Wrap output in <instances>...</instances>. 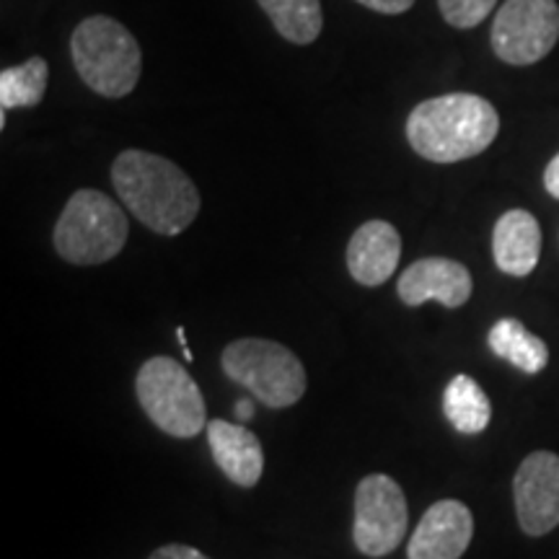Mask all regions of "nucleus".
Returning <instances> with one entry per match:
<instances>
[{
  "label": "nucleus",
  "mask_w": 559,
  "mask_h": 559,
  "mask_svg": "<svg viewBox=\"0 0 559 559\" xmlns=\"http://www.w3.org/2000/svg\"><path fill=\"white\" fill-rule=\"evenodd\" d=\"M487 345L498 358L508 360L510 366L528 376L542 373L549 362L547 342L531 334L519 319L495 321L487 334Z\"/></svg>",
  "instance_id": "nucleus-15"
},
{
  "label": "nucleus",
  "mask_w": 559,
  "mask_h": 559,
  "mask_svg": "<svg viewBox=\"0 0 559 559\" xmlns=\"http://www.w3.org/2000/svg\"><path fill=\"white\" fill-rule=\"evenodd\" d=\"M272 26L293 45H311L324 29L319 0H260Z\"/></svg>",
  "instance_id": "nucleus-17"
},
{
  "label": "nucleus",
  "mask_w": 559,
  "mask_h": 559,
  "mask_svg": "<svg viewBox=\"0 0 559 559\" xmlns=\"http://www.w3.org/2000/svg\"><path fill=\"white\" fill-rule=\"evenodd\" d=\"M236 412H239V417L247 423V419L254 417V404H251V400H241L239 404H236Z\"/></svg>",
  "instance_id": "nucleus-23"
},
{
  "label": "nucleus",
  "mask_w": 559,
  "mask_h": 559,
  "mask_svg": "<svg viewBox=\"0 0 559 559\" xmlns=\"http://www.w3.org/2000/svg\"><path fill=\"white\" fill-rule=\"evenodd\" d=\"M223 370L270 409H285L306 394V368L296 353L272 340H236L223 349Z\"/></svg>",
  "instance_id": "nucleus-5"
},
{
  "label": "nucleus",
  "mask_w": 559,
  "mask_h": 559,
  "mask_svg": "<svg viewBox=\"0 0 559 559\" xmlns=\"http://www.w3.org/2000/svg\"><path fill=\"white\" fill-rule=\"evenodd\" d=\"M128 215L99 190H79L68 200L55 226V249L79 267L115 260L128 243Z\"/></svg>",
  "instance_id": "nucleus-4"
},
{
  "label": "nucleus",
  "mask_w": 559,
  "mask_h": 559,
  "mask_svg": "<svg viewBox=\"0 0 559 559\" xmlns=\"http://www.w3.org/2000/svg\"><path fill=\"white\" fill-rule=\"evenodd\" d=\"M360 5H366L370 11L386 13V16H396V13L409 11L415 5V0H358Z\"/></svg>",
  "instance_id": "nucleus-21"
},
{
  "label": "nucleus",
  "mask_w": 559,
  "mask_h": 559,
  "mask_svg": "<svg viewBox=\"0 0 559 559\" xmlns=\"http://www.w3.org/2000/svg\"><path fill=\"white\" fill-rule=\"evenodd\" d=\"M515 513L523 534L544 536L559 526V456L536 451L523 459L513 479Z\"/></svg>",
  "instance_id": "nucleus-9"
},
{
  "label": "nucleus",
  "mask_w": 559,
  "mask_h": 559,
  "mask_svg": "<svg viewBox=\"0 0 559 559\" xmlns=\"http://www.w3.org/2000/svg\"><path fill=\"white\" fill-rule=\"evenodd\" d=\"M177 337H179V342H181V353H185V360H192L190 345H187V337H185V326H179V330H177Z\"/></svg>",
  "instance_id": "nucleus-24"
},
{
  "label": "nucleus",
  "mask_w": 559,
  "mask_h": 559,
  "mask_svg": "<svg viewBox=\"0 0 559 559\" xmlns=\"http://www.w3.org/2000/svg\"><path fill=\"white\" fill-rule=\"evenodd\" d=\"M498 0H438L440 16L456 29H474L495 11Z\"/></svg>",
  "instance_id": "nucleus-19"
},
{
  "label": "nucleus",
  "mask_w": 559,
  "mask_h": 559,
  "mask_svg": "<svg viewBox=\"0 0 559 559\" xmlns=\"http://www.w3.org/2000/svg\"><path fill=\"white\" fill-rule=\"evenodd\" d=\"M474 536L472 510L459 500H438L425 510L407 544L409 559H461Z\"/></svg>",
  "instance_id": "nucleus-11"
},
{
  "label": "nucleus",
  "mask_w": 559,
  "mask_h": 559,
  "mask_svg": "<svg viewBox=\"0 0 559 559\" xmlns=\"http://www.w3.org/2000/svg\"><path fill=\"white\" fill-rule=\"evenodd\" d=\"M559 39L557 0H506L495 16L492 50L508 66H534Z\"/></svg>",
  "instance_id": "nucleus-7"
},
{
  "label": "nucleus",
  "mask_w": 559,
  "mask_h": 559,
  "mask_svg": "<svg viewBox=\"0 0 559 559\" xmlns=\"http://www.w3.org/2000/svg\"><path fill=\"white\" fill-rule=\"evenodd\" d=\"M492 257L500 272L526 277L542 257V226L528 210H508L492 230Z\"/></svg>",
  "instance_id": "nucleus-14"
},
{
  "label": "nucleus",
  "mask_w": 559,
  "mask_h": 559,
  "mask_svg": "<svg viewBox=\"0 0 559 559\" xmlns=\"http://www.w3.org/2000/svg\"><path fill=\"white\" fill-rule=\"evenodd\" d=\"M402 257V236L386 221H368L347 243V270L355 283L379 288L394 275Z\"/></svg>",
  "instance_id": "nucleus-12"
},
{
  "label": "nucleus",
  "mask_w": 559,
  "mask_h": 559,
  "mask_svg": "<svg viewBox=\"0 0 559 559\" xmlns=\"http://www.w3.org/2000/svg\"><path fill=\"white\" fill-rule=\"evenodd\" d=\"M409 510L404 489L386 474H368L355 489L353 539L360 555L386 557L407 534Z\"/></svg>",
  "instance_id": "nucleus-8"
},
{
  "label": "nucleus",
  "mask_w": 559,
  "mask_h": 559,
  "mask_svg": "<svg viewBox=\"0 0 559 559\" xmlns=\"http://www.w3.org/2000/svg\"><path fill=\"white\" fill-rule=\"evenodd\" d=\"M151 559H210V557L202 555L200 549L187 547V544H166V547L153 551Z\"/></svg>",
  "instance_id": "nucleus-20"
},
{
  "label": "nucleus",
  "mask_w": 559,
  "mask_h": 559,
  "mask_svg": "<svg viewBox=\"0 0 559 559\" xmlns=\"http://www.w3.org/2000/svg\"><path fill=\"white\" fill-rule=\"evenodd\" d=\"M140 407L158 430L174 438H194L207 428L205 400L187 368L174 358L145 360L138 370Z\"/></svg>",
  "instance_id": "nucleus-6"
},
{
  "label": "nucleus",
  "mask_w": 559,
  "mask_h": 559,
  "mask_svg": "<svg viewBox=\"0 0 559 559\" xmlns=\"http://www.w3.org/2000/svg\"><path fill=\"white\" fill-rule=\"evenodd\" d=\"M207 443L215 464L239 487H254L262 479L264 453L260 438L249 428L226 419H210Z\"/></svg>",
  "instance_id": "nucleus-13"
},
{
  "label": "nucleus",
  "mask_w": 559,
  "mask_h": 559,
  "mask_svg": "<svg viewBox=\"0 0 559 559\" xmlns=\"http://www.w3.org/2000/svg\"><path fill=\"white\" fill-rule=\"evenodd\" d=\"M50 68L45 58H32L0 73V107L3 111L19 107H37L45 99Z\"/></svg>",
  "instance_id": "nucleus-18"
},
{
  "label": "nucleus",
  "mask_w": 559,
  "mask_h": 559,
  "mask_svg": "<svg viewBox=\"0 0 559 559\" xmlns=\"http://www.w3.org/2000/svg\"><path fill=\"white\" fill-rule=\"evenodd\" d=\"M472 290L469 270L445 257H425L412 262L396 283V293L409 309H417L428 300H438L445 309H461L472 298Z\"/></svg>",
  "instance_id": "nucleus-10"
},
{
  "label": "nucleus",
  "mask_w": 559,
  "mask_h": 559,
  "mask_svg": "<svg viewBox=\"0 0 559 559\" xmlns=\"http://www.w3.org/2000/svg\"><path fill=\"white\" fill-rule=\"evenodd\" d=\"M544 187H547L551 198L559 200V153L549 160L547 169H544Z\"/></svg>",
  "instance_id": "nucleus-22"
},
{
  "label": "nucleus",
  "mask_w": 559,
  "mask_h": 559,
  "mask_svg": "<svg viewBox=\"0 0 559 559\" xmlns=\"http://www.w3.org/2000/svg\"><path fill=\"white\" fill-rule=\"evenodd\" d=\"M443 412L449 423L464 436H479L487 430L492 419V404H489L485 389L472 376H453L443 391Z\"/></svg>",
  "instance_id": "nucleus-16"
},
{
  "label": "nucleus",
  "mask_w": 559,
  "mask_h": 559,
  "mask_svg": "<svg viewBox=\"0 0 559 559\" xmlns=\"http://www.w3.org/2000/svg\"><path fill=\"white\" fill-rule=\"evenodd\" d=\"M500 132L498 109L477 94H445L409 111L407 140L432 164H456L485 153Z\"/></svg>",
  "instance_id": "nucleus-2"
},
{
  "label": "nucleus",
  "mask_w": 559,
  "mask_h": 559,
  "mask_svg": "<svg viewBox=\"0 0 559 559\" xmlns=\"http://www.w3.org/2000/svg\"><path fill=\"white\" fill-rule=\"evenodd\" d=\"M111 181L122 205L160 236L181 234L200 213L194 181L156 153L122 151L111 164Z\"/></svg>",
  "instance_id": "nucleus-1"
},
{
  "label": "nucleus",
  "mask_w": 559,
  "mask_h": 559,
  "mask_svg": "<svg viewBox=\"0 0 559 559\" xmlns=\"http://www.w3.org/2000/svg\"><path fill=\"white\" fill-rule=\"evenodd\" d=\"M70 55L81 81L107 99H122L135 91L143 68L138 39L109 16H88L70 37Z\"/></svg>",
  "instance_id": "nucleus-3"
}]
</instances>
